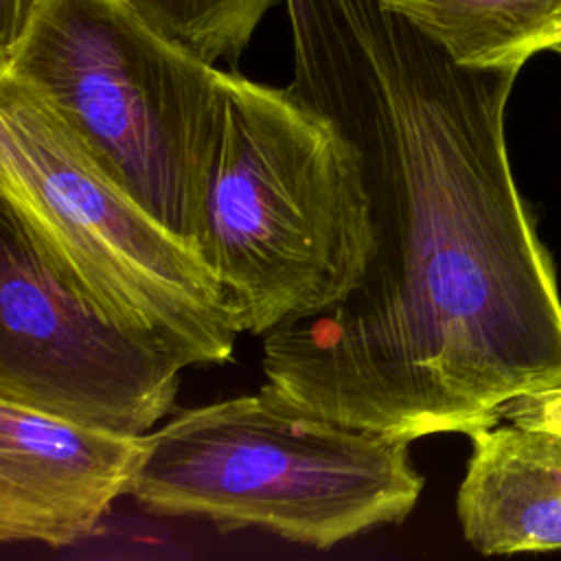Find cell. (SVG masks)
Wrapping results in <instances>:
<instances>
[{
  "instance_id": "obj_8",
  "label": "cell",
  "mask_w": 561,
  "mask_h": 561,
  "mask_svg": "<svg viewBox=\"0 0 561 561\" xmlns=\"http://www.w3.org/2000/svg\"><path fill=\"white\" fill-rule=\"evenodd\" d=\"M469 438L456 495L467 543L482 554L561 550V434L506 421Z\"/></svg>"
},
{
  "instance_id": "obj_9",
  "label": "cell",
  "mask_w": 561,
  "mask_h": 561,
  "mask_svg": "<svg viewBox=\"0 0 561 561\" xmlns=\"http://www.w3.org/2000/svg\"><path fill=\"white\" fill-rule=\"evenodd\" d=\"M381 2L469 68L522 70L539 53L561 55V0Z\"/></svg>"
},
{
  "instance_id": "obj_1",
  "label": "cell",
  "mask_w": 561,
  "mask_h": 561,
  "mask_svg": "<svg viewBox=\"0 0 561 561\" xmlns=\"http://www.w3.org/2000/svg\"><path fill=\"white\" fill-rule=\"evenodd\" d=\"M298 99L359 149L375 254L263 335L261 397L408 440L561 388V294L506 147L519 70L458 64L381 0H283Z\"/></svg>"
},
{
  "instance_id": "obj_12",
  "label": "cell",
  "mask_w": 561,
  "mask_h": 561,
  "mask_svg": "<svg viewBox=\"0 0 561 561\" xmlns=\"http://www.w3.org/2000/svg\"><path fill=\"white\" fill-rule=\"evenodd\" d=\"M50 0H0V61L24 39Z\"/></svg>"
},
{
  "instance_id": "obj_6",
  "label": "cell",
  "mask_w": 561,
  "mask_h": 561,
  "mask_svg": "<svg viewBox=\"0 0 561 561\" xmlns=\"http://www.w3.org/2000/svg\"><path fill=\"white\" fill-rule=\"evenodd\" d=\"M182 368L75 291L0 204V401L147 434L173 412Z\"/></svg>"
},
{
  "instance_id": "obj_10",
  "label": "cell",
  "mask_w": 561,
  "mask_h": 561,
  "mask_svg": "<svg viewBox=\"0 0 561 561\" xmlns=\"http://www.w3.org/2000/svg\"><path fill=\"white\" fill-rule=\"evenodd\" d=\"M153 24L206 61L237 66L256 26L278 0H131Z\"/></svg>"
},
{
  "instance_id": "obj_2",
  "label": "cell",
  "mask_w": 561,
  "mask_h": 561,
  "mask_svg": "<svg viewBox=\"0 0 561 561\" xmlns=\"http://www.w3.org/2000/svg\"><path fill=\"white\" fill-rule=\"evenodd\" d=\"M195 250L241 333L265 335L342 300L375 254L359 149L289 88L228 68Z\"/></svg>"
},
{
  "instance_id": "obj_11",
  "label": "cell",
  "mask_w": 561,
  "mask_h": 561,
  "mask_svg": "<svg viewBox=\"0 0 561 561\" xmlns=\"http://www.w3.org/2000/svg\"><path fill=\"white\" fill-rule=\"evenodd\" d=\"M502 421H513L517 425L561 434V388L528 394L513 401L504 410Z\"/></svg>"
},
{
  "instance_id": "obj_7",
  "label": "cell",
  "mask_w": 561,
  "mask_h": 561,
  "mask_svg": "<svg viewBox=\"0 0 561 561\" xmlns=\"http://www.w3.org/2000/svg\"><path fill=\"white\" fill-rule=\"evenodd\" d=\"M153 434H123L0 401V541L72 546L131 493Z\"/></svg>"
},
{
  "instance_id": "obj_3",
  "label": "cell",
  "mask_w": 561,
  "mask_h": 561,
  "mask_svg": "<svg viewBox=\"0 0 561 561\" xmlns=\"http://www.w3.org/2000/svg\"><path fill=\"white\" fill-rule=\"evenodd\" d=\"M0 204L105 318L184 368L232 357L239 320L199 252L138 204L26 85L0 75Z\"/></svg>"
},
{
  "instance_id": "obj_4",
  "label": "cell",
  "mask_w": 561,
  "mask_h": 561,
  "mask_svg": "<svg viewBox=\"0 0 561 561\" xmlns=\"http://www.w3.org/2000/svg\"><path fill=\"white\" fill-rule=\"evenodd\" d=\"M410 443L241 394L158 427L129 495L153 515L261 528L324 550L414 511L423 476Z\"/></svg>"
},
{
  "instance_id": "obj_5",
  "label": "cell",
  "mask_w": 561,
  "mask_h": 561,
  "mask_svg": "<svg viewBox=\"0 0 561 561\" xmlns=\"http://www.w3.org/2000/svg\"><path fill=\"white\" fill-rule=\"evenodd\" d=\"M224 72L131 0H50L0 61L101 169L195 248Z\"/></svg>"
}]
</instances>
